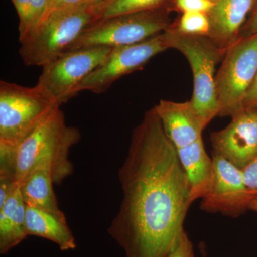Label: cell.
Instances as JSON below:
<instances>
[{
    "mask_svg": "<svg viewBox=\"0 0 257 257\" xmlns=\"http://www.w3.org/2000/svg\"><path fill=\"white\" fill-rule=\"evenodd\" d=\"M26 204L19 184L0 207V253L4 255L16 247L28 236L25 228Z\"/></svg>",
    "mask_w": 257,
    "mask_h": 257,
    "instance_id": "cell-16",
    "label": "cell"
},
{
    "mask_svg": "<svg viewBox=\"0 0 257 257\" xmlns=\"http://www.w3.org/2000/svg\"><path fill=\"white\" fill-rule=\"evenodd\" d=\"M25 228L28 236H35L50 240L66 251L77 248L75 238L67 221L37 208L26 206Z\"/></svg>",
    "mask_w": 257,
    "mask_h": 257,
    "instance_id": "cell-17",
    "label": "cell"
},
{
    "mask_svg": "<svg viewBox=\"0 0 257 257\" xmlns=\"http://www.w3.org/2000/svg\"><path fill=\"white\" fill-rule=\"evenodd\" d=\"M170 48L182 52L192 69L194 89L191 101L198 114L208 124L219 115L216 92V66L226 50L208 36L179 33L170 27L164 32Z\"/></svg>",
    "mask_w": 257,
    "mask_h": 257,
    "instance_id": "cell-4",
    "label": "cell"
},
{
    "mask_svg": "<svg viewBox=\"0 0 257 257\" xmlns=\"http://www.w3.org/2000/svg\"><path fill=\"white\" fill-rule=\"evenodd\" d=\"M118 177L122 200L108 233L126 257H167L193 202L177 148L154 108L133 130Z\"/></svg>",
    "mask_w": 257,
    "mask_h": 257,
    "instance_id": "cell-1",
    "label": "cell"
},
{
    "mask_svg": "<svg viewBox=\"0 0 257 257\" xmlns=\"http://www.w3.org/2000/svg\"><path fill=\"white\" fill-rule=\"evenodd\" d=\"M257 0H214V7L207 13L210 22V37L226 50L237 41L241 28Z\"/></svg>",
    "mask_w": 257,
    "mask_h": 257,
    "instance_id": "cell-13",
    "label": "cell"
},
{
    "mask_svg": "<svg viewBox=\"0 0 257 257\" xmlns=\"http://www.w3.org/2000/svg\"><path fill=\"white\" fill-rule=\"evenodd\" d=\"M243 107L257 108V74L243 101Z\"/></svg>",
    "mask_w": 257,
    "mask_h": 257,
    "instance_id": "cell-25",
    "label": "cell"
},
{
    "mask_svg": "<svg viewBox=\"0 0 257 257\" xmlns=\"http://www.w3.org/2000/svg\"><path fill=\"white\" fill-rule=\"evenodd\" d=\"M213 153L242 170L257 157V108L243 107L226 127L211 134Z\"/></svg>",
    "mask_w": 257,
    "mask_h": 257,
    "instance_id": "cell-11",
    "label": "cell"
},
{
    "mask_svg": "<svg viewBox=\"0 0 257 257\" xmlns=\"http://www.w3.org/2000/svg\"><path fill=\"white\" fill-rule=\"evenodd\" d=\"M112 48L93 47L64 52L42 67L37 84L46 87L62 106L78 94L81 83L104 62Z\"/></svg>",
    "mask_w": 257,
    "mask_h": 257,
    "instance_id": "cell-8",
    "label": "cell"
},
{
    "mask_svg": "<svg viewBox=\"0 0 257 257\" xmlns=\"http://www.w3.org/2000/svg\"><path fill=\"white\" fill-rule=\"evenodd\" d=\"M177 150L188 179L192 202L203 199L212 187L214 168L212 158L206 152L202 138Z\"/></svg>",
    "mask_w": 257,
    "mask_h": 257,
    "instance_id": "cell-14",
    "label": "cell"
},
{
    "mask_svg": "<svg viewBox=\"0 0 257 257\" xmlns=\"http://www.w3.org/2000/svg\"><path fill=\"white\" fill-rule=\"evenodd\" d=\"M170 26L161 9L119 15L89 25L65 52L87 47L133 45L162 33Z\"/></svg>",
    "mask_w": 257,
    "mask_h": 257,
    "instance_id": "cell-6",
    "label": "cell"
},
{
    "mask_svg": "<svg viewBox=\"0 0 257 257\" xmlns=\"http://www.w3.org/2000/svg\"><path fill=\"white\" fill-rule=\"evenodd\" d=\"M172 28L183 35L208 36L210 22L207 13L189 12L183 13L176 28Z\"/></svg>",
    "mask_w": 257,
    "mask_h": 257,
    "instance_id": "cell-20",
    "label": "cell"
},
{
    "mask_svg": "<svg viewBox=\"0 0 257 257\" xmlns=\"http://www.w3.org/2000/svg\"><path fill=\"white\" fill-rule=\"evenodd\" d=\"M60 104L46 87L0 82V162L15 150Z\"/></svg>",
    "mask_w": 257,
    "mask_h": 257,
    "instance_id": "cell-3",
    "label": "cell"
},
{
    "mask_svg": "<svg viewBox=\"0 0 257 257\" xmlns=\"http://www.w3.org/2000/svg\"><path fill=\"white\" fill-rule=\"evenodd\" d=\"M101 0H85V4L89 5H95L96 3H99Z\"/></svg>",
    "mask_w": 257,
    "mask_h": 257,
    "instance_id": "cell-28",
    "label": "cell"
},
{
    "mask_svg": "<svg viewBox=\"0 0 257 257\" xmlns=\"http://www.w3.org/2000/svg\"><path fill=\"white\" fill-rule=\"evenodd\" d=\"M177 9L182 13L198 12L207 13L214 7V0H175Z\"/></svg>",
    "mask_w": 257,
    "mask_h": 257,
    "instance_id": "cell-22",
    "label": "cell"
},
{
    "mask_svg": "<svg viewBox=\"0 0 257 257\" xmlns=\"http://www.w3.org/2000/svg\"><path fill=\"white\" fill-rule=\"evenodd\" d=\"M80 139V131L67 124L63 111L58 108L17 148L9 160L0 162V170L10 173L20 185L34 169L49 166L54 183L60 185L73 173L69 152Z\"/></svg>",
    "mask_w": 257,
    "mask_h": 257,
    "instance_id": "cell-2",
    "label": "cell"
},
{
    "mask_svg": "<svg viewBox=\"0 0 257 257\" xmlns=\"http://www.w3.org/2000/svg\"><path fill=\"white\" fill-rule=\"evenodd\" d=\"M249 209L257 212V197H255L251 200V203H250Z\"/></svg>",
    "mask_w": 257,
    "mask_h": 257,
    "instance_id": "cell-27",
    "label": "cell"
},
{
    "mask_svg": "<svg viewBox=\"0 0 257 257\" xmlns=\"http://www.w3.org/2000/svg\"><path fill=\"white\" fill-rule=\"evenodd\" d=\"M214 177L212 187L202 199L200 208L209 213L236 217L249 209L254 196L248 191L242 171L224 157L212 153Z\"/></svg>",
    "mask_w": 257,
    "mask_h": 257,
    "instance_id": "cell-10",
    "label": "cell"
},
{
    "mask_svg": "<svg viewBox=\"0 0 257 257\" xmlns=\"http://www.w3.org/2000/svg\"><path fill=\"white\" fill-rule=\"evenodd\" d=\"M83 4H85V0H49L46 11L41 21L54 13L72 9Z\"/></svg>",
    "mask_w": 257,
    "mask_h": 257,
    "instance_id": "cell-23",
    "label": "cell"
},
{
    "mask_svg": "<svg viewBox=\"0 0 257 257\" xmlns=\"http://www.w3.org/2000/svg\"><path fill=\"white\" fill-rule=\"evenodd\" d=\"M94 18L92 6L83 4L44 19L20 42L19 53L24 64L43 67L55 60L94 23Z\"/></svg>",
    "mask_w": 257,
    "mask_h": 257,
    "instance_id": "cell-5",
    "label": "cell"
},
{
    "mask_svg": "<svg viewBox=\"0 0 257 257\" xmlns=\"http://www.w3.org/2000/svg\"><path fill=\"white\" fill-rule=\"evenodd\" d=\"M167 1L168 0H101L95 5H91L94 17L93 23L119 15L160 10Z\"/></svg>",
    "mask_w": 257,
    "mask_h": 257,
    "instance_id": "cell-18",
    "label": "cell"
},
{
    "mask_svg": "<svg viewBox=\"0 0 257 257\" xmlns=\"http://www.w3.org/2000/svg\"><path fill=\"white\" fill-rule=\"evenodd\" d=\"M241 171L244 183L248 191L254 197H257V157L243 167Z\"/></svg>",
    "mask_w": 257,
    "mask_h": 257,
    "instance_id": "cell-24",
    "label": "cell"
},
{
    "mask_svg": "<svg viewBox=\"0 0 257 257\" xmlns=\"http://www.w3.org/2000/svg\"><path fill=\"white\" fill-rule=\"evenodd\" d=\"M52 169L47 165L39 166L31 171L20 184V191L26 206L46 211L67 221L59 207L54 192Z\"/></svg>",
    "mask_w": 257,
    "mask_h": 257,
    "instance_id": "cell-15",
    "label": "cell"
},
{
    "mask_svg": "<svg viewBox=\"0 0 257 257\" xmlns=\"http://www.w3.org/2000/svg\"><path fill=\"white\" fill-rule=\"evenodd\" d=\"M168 49L164 32L138 43L113 47L104 62L81 83L77 94L105 92L121 77L143 69L155 56Z\"/></svg>",
    "mask_w": 257,
    "mask_h": 257,
    "instance_id": "cell-9",
    "label": "cell"
},
{
    "mask_svg": "<svg viewBox=\"0 0 257 257\" xmlns=\"http://www.w3.org/2000/svg\"><path fill=\"white\" fill-rule=\"evenodd\" d=\"M153 108L176 148H182L202 138L207 124L198 114L192 101L176 102L161 99Z\"/></svg>",
    "mask_w": 257,
    "mask_h": 257,
    "instance_id": "cell-12",
    "label": "cell"
},
{
    "mask_svg": "<svg viewBox=\"0 0 257 257\" xmlns=\"http://www.w3.org/2000/svg\"><path fill=\"white\" fill-rule=\"evenodd\" d=\"M19 18V41L37 28L46 11L49 0H12Z\"/></svg>",
    "mask_w": 257,
    "mask_h": 257,
    "instance_id": "cell-19",
    "label": "cell"
},
{
    "mask_svg": "<svg viewBox=\"0 0 257 257\" xmlns=\"http://www.w3.org/2000/svg\"><path fill=\"white\" fill-rule=\"evenodd\" d=\"M257 74V35L239 38L226 50L216 74L219 116H232L243 109V101Z\"/></svg>",
    "mask_w": 257,
    "mask_h": 257,
    "instance_id": "cell-7",
    "label": "cell"
},
{
    "mask_svg": "<svg viewBox=\"0 0 257 257\" xmlns=\"http://www.w3.org/2000/svg\"><path fill=\"white\" fill-rule=\"evenodd\" d=\"M167 257H194L192 241L184 229L177 235Z\"/></svg>",
    "mask_w": 257,
    "mask_h": 257,
    "instance_id": "cell-21",
    "label": "cell"
},
{
    "mask_svg": "<svg viewBox=\"0 0 257 257\" xmlns=\"http://www.w3.org/2000/svg\"><path fill=\"white\" fill-rule=\"evenodd\" d=\"M257 35V7L255 11L253 12L252 16L250 18L249 21L246 23L244 29L241 32L239 38H244L253 36Z\"/></svg>",
    "mask_w": 257,
    "mask_h": 257,
    "instance_id": "cell-26",
    "label": "cell"
}]
</instances>
